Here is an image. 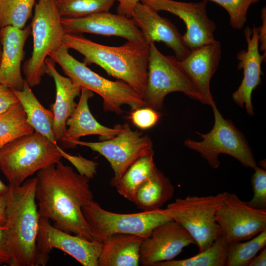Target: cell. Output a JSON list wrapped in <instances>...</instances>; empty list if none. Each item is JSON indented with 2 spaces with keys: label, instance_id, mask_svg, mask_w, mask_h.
Masks as SVG:
<instances>
[{
  "label": "cell",
  "instance_id": "1",
  "mask_svg": "<svg viewBox=\"0 0 266 266\" xmlns=\"http://www.w3.org/2000/svg\"><path fill=\"white\" fill-rule=\"evenodd\" d=\"M35 191L40 217L52 220L54 227L92 240L82 207L93 200L90 179L61 161L38 171Z\"/></svg>",
  "mask_w": 266,
  "mask_h": 266
},
{
  "label": "cell",
  "instance_id": "2",
  "mask_svg": "<svg viewBox=\"0 0 266 266\" xmlns=\"http://www.w3.org/2000/svg\"><path fill=\"white\" fill-rule=\"evenodd\" d=\"M36 180L35 177L20 185H8L4 243L10 266H37L40 217L35 202Z\"/></svg>",
  "mask_w": 266,
  "mask_h": 266
},
{
  "label": "cell",
  "instance_id": "3",
  "mask_svg": "<svg viewBox=\"0 0 266 266\" xmlns=\"http://www.w3.org/2000/svg\"><path fill=\"white\" fill-rule=\"evenodd\" d=\"M63 44L82 54L87 65L99 66L108 75L126 82L143 97L147 79L149 45L127 41L119 46H110L67 33L64 35Z\"/></svg>",
  "mask_w": 266,
  "mask_h": 266
},
{
  "label": "cell",
  "instance_id": "4",
  "mask_svg": "<svg viewBox=\"0 0 266 266\" xmlns=\"http://www.w3.org/2000/svg\"><path fill=\"white\" fill-rule=\"evenodd\" d=\"M63 44L48 57L62 68L65 74L81 88L100 95L105 111L122 113L121 107L129 106L132 110L147 106L142 96L122 80L112 81L91 70L83 62L75 59Z\"/></svg>",
  "mask_w": 266,
  "mask_h": 266
},
{
  "label": "cell",
  "instance_id": "5",
  "mask_svg": "<svg viewBox=\"0 0 266 266\" xmlns=\"http://www.w3.org/2000/svg\"><path fill=\"white\" fill-rule=\"evenodd\" d=\"M62 151L58 145L34 132L0 149V169L9 184L20 185L35 172L60 161Z\"/></svg>",
  "mask_w": 266,
  "mask_h": 266
},
{
  "label": "cell",
  "instance_id": "6",
  "mask_svg": "<svg viewBox=\"0 0 266 266\" xmlns=\"http://www.w3.org/2000/svg\"><path fill=\"white\" fill-rule=\"evenodd\" d=\"M56 0H38L35 4L31 27L32 56L23 66L25 80L31 87L38 85L46 73L45 60L62 44L66 31Z\"/></svg>",
  "mask_w": 266,
  "mask_h": 266
},
{
  "label": "cell",
  "instance_id": "7",
  "mask_svg": "<svg viewBox=\"0 0 266 266\" xmlns=\"http://www.w3.org/2000/svg\"><path fill=\"white\" fill-rule=\"evenodd\" d=\"M183 93L203 103V99L195 84L175 56H166L149 44L147 79L143 98L147 106L161 110L165 97L172 92Z\"/></svg>",
  "mask_w": 266,
  "mask_h": 266
},
{
  "label": "cell",
  "instance_id": "8",
  "mask_svg": "<svg viewBox=\"0 0 266 266\" xmlns=\"http://www.w3.org/2000/svg\"><path fill=\"white\" fill-rule=\"evenodd\" d=\"M227 193L178 198L166 208L172 220L191 235L200 252L208 248L222 232L215 216Z\"/></svg>",
  "mask_w": 266,
  "mask_h": 266
},
{
  "label": "cell",
  "instance_id": "9",
  "mask_svg": "<svg viewBox=\"0 0 266 266\" xmlns=\"http://www.w3.org/2000/svg\"><path fill=\"white\" fill-rule=\"evenodd\" d=\"M82 210L93 239L101 242L116 233L145 238L156 227L172 220L166 209L120 214L103 209L94 200L88 201Z\"/></svg>",
  "mask_w": 266,
  "mask_h": 266
},
{
  "label": "cell",
  "instance_id": "10",
  "mask_svg": "<svg viewBox=\"0 0 266 266\" xmlns=\"http://www.w3.org/2000/svg\"><path fill=\"white\" fill-rule=\"evenodd\" d=\"M210 106L214 116L212 130L205 134L196 132L202 140L188 139L184 145L199 153L213 168L219 166L220 154L233 157L246 167H255L257 164L254 156L244 135L231 120L223 118L214 101Z\"/></svg>",
  "mask_w": 266,
  "mask_h": 266
},
{
  "label": "cell",
  "instance_id": "11",
  "mask_svg": "<svg viewBox=\"0 0 266 266\" xmlns=\"http://www.w3.org/2000/svg\"><path fill=\"white\" fill-rule=\"evenodd\" d=\"M122 126V130L119 134L107 140L86 142L70 139L66 142L88 147L104 157L114 172L111 181H116L137 159L154 154L152 142L148 135L132 130L127 123Z\"/></svg>",
  "mask_w": 266,
  "mask_h": 266
},
{
  "label": "cell",
  "instance_id": "12",
  "mask_svg": "<svg viewBox=\"0 0 266 266\" xmlns=\"http://www.w3.org/2000/svg\"><path fill=\"white\" fill-rule=\"evenodd\" d=\"M37 266H45L53 248L67 254L83 266H98L102 242L89 240L62 231L52 225L49 220L39 218L37 237Z\"/></svg>",
  "mask_w": 266,
  "mask_h": 266
},
{
  "label": "cell",
  "instance_id": "13",
  "mask_svg": "<svg viewBox=\"0 0 266 266\" xmlns=\"http://www.w3.org/2000/svg\"><path fill=\"white\" fill-rule=\"evenodd\" d=\"M215 219L229 242L249 239L266 229V209L253 208L234 193H227Z\"/></svg>",
  "mask_w": 266,
  "mask_h": 266
},
{
  "label": "cell",
  "instance_id": "14",
  "mask_svg": "<svg viewBox=\"0 0 266 266\" xmlns=\"http://www.w3.org/2000/svg\"><path fill=\"white\" fill-rule=\"evenodd\" d=\"M207 0L198 2L173 0H141L157 11H165L178 16L185 23L186 32L183 38L190 49L199 47L215 40L216 25L207 13Z\"/></svg>",
  "mask_w": 266,
  "mask_h": 266
},
{
  "label": "cell",
  "instance_id": "15",
  "mask_svg": "<svg viewBox=\"0 0 266 266\" xmlns=\"http://www.w3.org/2000/svg\"><path fill=\"white\" fill-rule=\"evenodd\" d=\"M196 244L189 233L173 220L156 227L144 238L139 250V264L154 266L159 262L173 260L183 249Z\"/></svg>",
  "mask_w": 266,
  "mask_h": 266
},
{
  "label": "cell",
  "instance_id": "16",
  "mask_svg": "<svg viewBox=\"0 0 266 266\" xmlns=\"http://www.w3.org/2000/svg\"><path fill=\"white\" fill-rule=\"evenodd\" d=\"M61 22L67 33L116 36L124 38L128 41L146 44L141 31L132 18L109 11L76 18L62 17Z\"/></svg>",
  "mask_w": 266,
  "mask_h": 266
},
{
  "label": "cell",
  "instance_id": "17",
  "mask_svg": "<svg viewBox=\"0 0 266 266\" xmlns=\"http://www.w3.org/2000/svg\"><path fill=\"white\" fill-rule=\"evenodd\" d=\"M156 10L141 2L134 9L132 19L140 29L144 42L149 45L162 42L175 54V57L182 60L190 49L186 46L183 35L169 19L161 16Z\"/></svg>",
  "mask_w": 266,
  "mask_h": 266
},
{
  "label": "cell",
  "instance_id": "18",
  "mask_svg": "<svg viewBox=\"0 0 266 266\" xmlns=\"http://www.w3.org/2000/svg\"><path fill=\"white\" fill-rule=\"evenodd\" d=\"M244 33L247 49L241 50L236 55L237 69L243 70V77L239 86L233 93L232 98L240 107L245 106L248 114L253 115L252 94L261 83V76L263 75L261 65L266 57L259 52L257 27L255 25L253 28L247 27L244 29Z\"/></svg>",
  "mask_w": 266,
  "mask_h": 266
},
{
  "label": "cell",
  "instance_id": "19",
  "mask_svg": "<svg viewBox=\"0 0 266 266\" xmlns=\"http://www.w3.org/2000/svg\"><path fill=\"white\" fill-rule=\"evenodd\" d=\"M31 33V26L22 29L12 26L0 29V83L12 90L21 91L23 88L25 79L22 76L21 63L25 44Z\"/></svg>",
  "mask_w": 266,
  "mask_h": 266
},
{
  "label": "cell",
  "instance_id": "20",
  "mask_svg": "<svg viewBox=\"0 0 266 266\" xmlns=\"http://www.w3.org/2000/svg\"><path fill=\"white\" fill-rule=\"evenodd\" d=\"M221 45L213 41L190 50L180 63L183 69L195 84L203 99V104L214 102L210 92L211 78L217 70L221 58Z\"/></svg>",
  "mask_w": 266,
  "mask_h": 266
},
{
  "label": "cell",
  "instance_id": "21",
  "mask_svg": "<svg viewBox=\"0 0 266 266\" xmlns=\"http://www.w3.org/2000/svg\"><path fill=\"white\" fill-rule=\"evenodd\" d=\"M46 73L52 77L56 86V99L52 106L53 131L56 141H62L66 130V121L77 105L75 99L80 95L81 88L68 77L61 75L55 63L49 57L45 60Z\"/></svg>",
  "mask_w": 266,
  "mask_h": 266
},
{
  "label": "cell",
  "instance_id": "22",
  "mask_svg": "<svg viewBox=\"0 0 266 266\" xmlns=\"http://www.w3.org/2000/svg\"><path fill=\"white\" fill-rule=\"evenodd\" d=\"M94 96L93 92L84 88L81 89L78 103L72 115L66 121V129L62 141L78 139L88 135H99L101 140L113 138L122 130V125L111 128L100 124L92 114L88 100Z\"/></svg>",
  "mask_w": 266,
  "mask_h": 266
},
{
  "label": "cell",
  "instance_id": "23",
  "mask_svg": "<svg viewBox=\"0 0 266 266\" xmlns=\"http://www.w3.org/2000/svg\"><path fill=\"white\" fill-rule=\"evenodd\" d=\"M141 236L114 234L102 242L98 266H137L139 250L143 239Z\"/></svg>",
  "mask_w": 266,
  "mask_h": 266
},
{
  "label": "cell",
  "instance_id": "24",
  "mask_svg": "<svg viewBox=\"0 0 266 266\" xmlns=\"http://www.w3.org/2000/svg\"><path fill=\"white\" fill-rule=\"evenodd\" d=\"M174 188L157 167L137 190L134 203L142 211L161 209L173 196Z\"/></svg>",
  "mask_w": 266,
  "mask_h": 266
},
{
  "label": "cell",
  "instance_id": "25",
  "mask_svg": "<svg viewBox=\"0 0 266 266\" xmlns=\"http://www.w3.org/2000/svg\"><path fill=\"white\" fill-rule=\"evenodd\" d=\"M23 107L27 121L36 132L58 145L53 131V114L43 107L32 92L31 87L25 79L22 90H13Z\"/></svg>",
  "mask_w": 266,
  "mask_h": 266
},
{
  "label": "cell",
  "instance_id": "26",
  "mask_svg": "<svg viewBox=\"0 0 266 266\" xmlns=\"http://www.w3.org/2000/svg\"><path fill=\"white\" fill-rule=\"evenodd\" d=\"M154 155L142 157L135 161L117 180L110 181L117 192L134 203L136 192L156 167Z\"/></svg>",
  "mask_w": 266,
  "mask_h": 266
},
{
  "label": "cell",
  "instance_id": "27",
  "mask_svg": "<svg viewBox=\"0 0 266 266\" xmlns=\"http://www.w3.org/2000/svg\"><path fill=\"white\" fill-rule=\"evenodd\" d=\"M229 242L222 232L205 250L192 257L161 262L154 266H226Z\"/></svg>",
  "mask_w": 266,
  "mask_h": 266
},
{
  "label": "cell",
  "instance_id": "28",
  "mask_svg": "<svg viewBox=\"0 0 266 266\" xmlns=\"http://www.w3.org/2000/svg\"><path fill=\"white\" fill-rule=\"evenodd\" d=\"M34 132L20 102L0 114V149L8 143Z\"/></svg>",
  "mask_w": 266,
  "mask_h": 266
},
{
  "label": "cell",
  "instance_id": "29",
  "mask_svg": "<svg viewBox=\"0 0 266 266\" xmlns=\"http://www.w3.org/2000/svg\"><path fill=\"white\" fill-rule=\"evenodd\" d=\"M250 240L229 242L227 266H247L266 245V229Z\"/></svg>",
  "mask_w": 266,
  "mask_h": 266
},
{
  "label": "cell",
  "instance_id": "30",
  "mask_svg": "<svg viewBox=\"0 0 266 266\" xmlns=\"http://www.w3.org/2000/svg\"><path fill=\"white\" fill-rule=\"evenodd\" d=\"M35 0H0V29L12 26L22 29L32 17Z\"/></svg>",
  "mask_w": 266,
  "mask_h": 266
},
{
  "label": "cell",
  "instance_id": "31",
  "mask_svg": "<svg viewBox=\"0 0 266 266\" xmlns=\"http://www.w3.org/2000/svg\"><path fill=\"white\" fill-rule=\"evenodd\" d=\"M116 0H56L62 18H76L108 12Z\"/></svg>",
  "mask_w": 266,
  "mask_h": 266
},
{
  "label": "cell",
  "instance_id": "32",
  "mask_svg": "<svg viewBox=\"0 0 266 266\" xmlns=\"http://www.w3.org/2000/svg\"><path fill=\"white\" fill-rule=\"evenodd\" d=\"M214 2L228 12L230 24L234 30H241L247 21V14L250 6L260 0H207Z\"/></svg>",
  "mask_w": 266,
  "mask_h": 266
},
{
  "label": "cell",
  "instance_id": "33",
  "mask_svg": "<svg viewBox=\"0 0 266 266\" xmlns=\"http://www.w3.org/2000/svg\"><path fill=\"white\" fill-rule=\"evenodd\" d=\"M251 178L253 191L252 199L246 201L250 206L258 209H266V171L256 166Z\"/></svg>",
  "mask_w": 266,
  "mask_h": 266
},
{
  "label": "cell",
  "instance_id": "34",
  "mask_svg": "<svg viewBox=\"0 0 266 266\" xmlns=\"http://www.w3.org/2000/svg\"><path fill=\"white\" fill-rule=\"evenodd\" d=\"M160 117L161 114L157 110L147 106L132 110L129 116L132 123L142 130H147L154 126Z\"/></svg>",
  "mask_w": 266,
  "mask_h": 266
},
{
  "label": "cell",
  "instance_id": "35",
  "mask_svg": "<svg viewBox=\"0 0 266 266\" xmlns=\"http://www.w3.org/2000/svg\"><path fill=\"white\" fill-rule=\"evenodd\" d=\"M19 102L13 90L0 83V114Z\"/></svg>",
  "mask_w": 266,
  "mask_h": 266
},
{
  "label": "cell",
  "instance_id": "36",
  "mask_svg": "<svg viewBox=\"0 0 266 266\" xmlns=\"http://www.w3.org/2000/svg\"><path fill=\"white\" fill-rule=\"evenodd\" d=\"M118 1L116 8L117 14L132 18L136 5L141 0H116Z\"/></svg>",
  "mask_w": 266,
  "mask_h": 266
},
{
  "label": "cell",
  "instance_id": "37",
  "mask_svg": "<svg viewBox=\"0 0 266 266\" xmlns=\"http://www.w3.org/2000/svg\"><path fill=\"white\" fill-rule=\"evenodd\" d=\"M261 17L262 21V25L257 27L258 36L259 50L263 52L262 54L266 57V8L264 7L261 12Z\"/></svg>",
  "mask_w": 266,
  "mask_h": 266
},
{
  "label": "cell",
  "instance_id": "38",
  "mask_svg": "<svg viewBox=\"0 0 266 266\" xmlns=\"http://www.w3.org/2000/svg\"><path fill=\"white\" fill-rule=\"evenodd\" d=\"M9 256L4 243V226H0V266L6 264L10 266Z\"/></svg>",
  "mask_w": 266,
  "mask_h": 266
},
{
  "label": "cell",
  "instance_id": "39",
  "mask_svg": "<svg viewBox=\"0 0 266 266\" xmlns=\"http://www.w3.org/2000/svg\"><path fill=\"white\" fill-rule=\"evenodd\" d=\"M266 266V249L263 248L261 253L250 263L249 266Z\"/></svg>",
  "mask_w": 266,
  "mask_h": 266
},
{
  "label": "cell",
  "instance_id": "40",
  "mask_svg": "<svg viewBox=\"0 0 266 266\" xmlns=\"http://www.w3.org/2000/svg\"><path fill=\"white\" fill-rule=\"evenodd\" d=\"M6 197L0 196V226H4L6 222Z\"/></svg>",
  "mask_w": 266,
  "mask_h": 266
},
{
  "label": "cell",
  "instance_id": "41",
  "mask_svg": "<svg viewBox=\"0 0 266 266\" xmlns=\"http://www.w3.org/2000/svg\"><path fill=\"white\" fill-rule=\"evenodd\" d=\"M9 185H5L0 180V196H5L8 191Z\"/></svg>",
  "mask_w": 266,
  "mask_h": 266
},
{
  "label": "cell",
  "instance_id": "42",
  "mask_svg": "<svg viewBox=\"0 0 266 266\" xmlns=\"http://www.w3.org/2000/svg\"><path fill=\"white\" fill-rule=\"evenodd\" d=\"M1 56V46L0 43V62Z\"/></svg>",
  "mask_w": 266,
  "mask_h": 266
},
{
  "label": "cell",
  "instance_id": "43",
  "mask_svg": "<svg viewBox=\"0 0 266 266\" xmlns=\"http://www.w3.org/2000/svg\"></svg>",
  "mask_w": 266,
  "mask_h": 266
}]
</instances>
